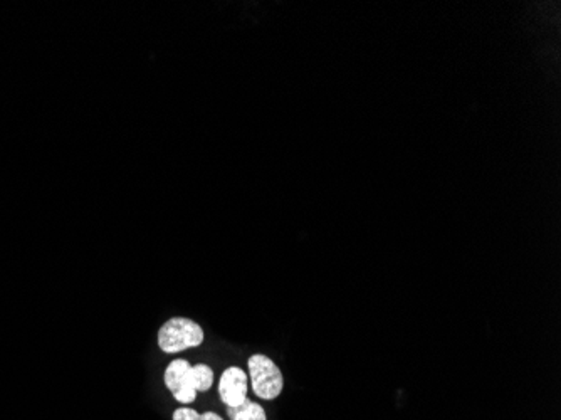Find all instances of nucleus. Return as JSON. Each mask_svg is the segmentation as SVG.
I'll return each mask as SVG.
<instances>
[{
    "instance_id": "obj_7",
    "label": "nucleus",
    "mask_w": 561,
    "mask_h": 420,
    "mask_svg": "<svg viewBox=\"0 0 561 420\" xmlns=\"http://www.w3.org/2000/svg\"><path fill=\"white\" fill-rule=\"evenodd\" d=\"M173 420H200V414L194 409L180 407L173 412Z\"/></svg>"
},
{
    "instance_id": "obj_1",
    "label": "nucleus",
    "mask_w": 561,
    "mask_h": 420,
    "mask_svg": "<svg viewBox=\"0 0 561 420\" xmlns=\"http://www.w3.org/2000/svg\"><path fill=\"white\" fill-rule=\"evenodd\" d=\"M204 330L199 323L190 318H172L160 328L158 346L165 353H180V351L195 348L204 343Z\"/></svg>"
},
{
    "instance_id": "obj_4",
    "label": "nucleus",
    "mask_w": 561,
    "mask_h": 420,
    "mask_svg": "<svg viewBox=\"0 0 561 420\" xmlns=\"http://www.w3.org/2000/svg\"><path fill=\"white\" fill-rule=\"evenodd\" d=\"M248 373L239 367H229L223 370L218 380V395L229 409L240 407L248 400Z\"/></svg>"
},
{
    "instance_id": "obj_8",
    "label": "nucleus",
    "mask_w": 561,
    "mask_h": 420,
    "mask_svg": "<svg viewBox=\"0 0 561 420\" xmlns=\"http://www.w3.org/2000/svg\"><path fill=\"white\" fill-rule=\"evenodd\" d=\"M200 420H223L221 415L213 414V412H205L204 415H200Z\"/></svg>"
},
{
    "instance_id": "obj_5",
    "label": "nucleus",
    "mask_w": 561,
    "mask_h": 420,
    "mask_svg": "<svg viewBox=\"0 0 561 420\" xmlns=\"http://www.w3.org/2000/svg\"><path fill=\"white\" fill-rule=\"evenodd\" d=\"M190 375H191V383H194V389L199 392H207L211 390V387L213 385V372L209 365H194L190 368Z\"/></svg>"
},
{
    "instance_id": "obj_6",
    "label": "nucleus",
    "mask_w": 561,
    "mask_h": 420,
    "mask_svg": "<svg viewBox=\"0 0 561 420\" xmlns=\"http://www.w3.org/2000/svg\"><path fill=\"white\" fill-rule=\"evenodd\" d=\"M227 410H229V414L234 420H267V415L261 405L255 404V402H250L249 399L240 407Z\"/></svg>"
},
{
    "instance_id": "obj_2",
    "label": "nucleus",
    "mask_w": 561,
    "mask_h": 420,
    "mask_svg": "<svg viewBox=\"0 0 561 420\" xmlns=\"http://www.w3.org/2000/svg\"><path fill=\"white\" fill-rule=\"evenodd\" d=\"M249 377L254 394L259 399L274 400L284 389V378L277 365L266 355L255 353L249 358Z\"/></svg>"
},
{
    "instance_id": "obj_3",
    "label": "nucleus",
    "mask_w": 561,
    "mask_h": 420,
    "mask_svg": "<svg viewBox=\"0 0 561 420\" xmlns=\"http://www.w3.org/2000/svg\"><path fill=\"white\" fill-rule=\"evenodd\" d=\"M190 368L191 365L187 360H173L167 367L165 375H163L167 389L172 392L177 402L185 405L197 399V390L194 389V383H191Z\"/></svg>"
}]
</instances>
